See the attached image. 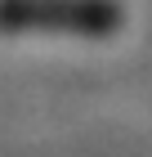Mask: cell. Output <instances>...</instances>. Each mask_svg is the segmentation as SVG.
<instances>
[{"instance_id":"1","label":"cell","mask_w":152,"mask_h":157,"mask_svg":"<svg viewBox=\"0 0 152 157\" xmlns=\"http://www.w3.org/2000/svg\"><path fill=\"white\" fill-rule=\"evenodd\" d=\"M5 32H72L107 36L121 27L117 0H0Z\"/></svg>"}]
</instances>
